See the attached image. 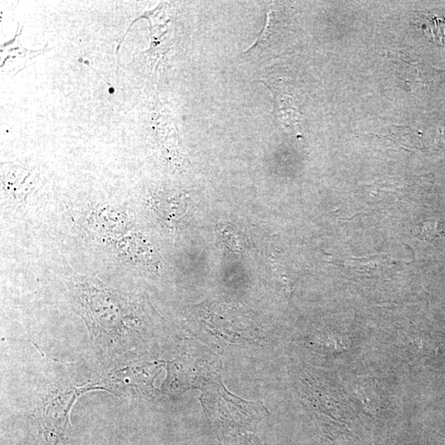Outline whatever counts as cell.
Here are the masks:
<instances>
[{
    "mask_svg": "<svg viewBox=\"0 0 445 445\" xmlns=\"http://www.w3.org/2000/svg\"><path fill=\"white\" fill-rule=\"evenodd\" d=\"M161 123H158V134L161 145L166 150L168 159L179 167L188 164L189 159L187 158L186 151L181 144L178 135V131L175 128L174 121L170 116L162 115Z\"/></svg>",
    "mask_w": 445,
    "mask_h": 445,
    "instance_id": "2",
    "label": "cell"
},
{
    "mask_svg": "<svg viewBox=\"0 0 445 445\" xmlns=\"http://www.w3.org/2000/svg\"><path fill=\"white\" fill-rule=\"evenodd\" d=\"M213 391L207 392L204 402L208 415L220 434V436L244 433L247 427L260 417L261 406L240 400L227 393L221 384L212 386Z\"/></svg>",
    "mask_w": 445,
    "mask_h": 445,
    "instance_id": "1",
    "label": "cell"
},
{
    "mask_svg": "<svg viewBox=\"0 0 445 445\" xmlns=\"http://www.w3.org/2000/svg\"><path fill=\"white\" fill-rule=\"evenodd\" d=\"M222 445H261L259 438L251 433H239L220 439Z\"/></svg>",
    "mask_w": 445,
    "mask_h": 445,
    "instance_id": "3",
    "label": "cell"
}]
</instances>
